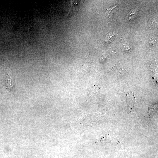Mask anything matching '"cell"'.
Masks as SVG:
<instances>
[{
    "label": "cell",
    "instance_id": "obj_6",
    "mask_svg": "<svg viewBox=\"0 0 158 158\" xmlns=\"http://www.w3.org/2000/svg\"><path fill=\"white\" fill-rule=\"evenodd\" d=\"M94 90L95 91H98L99 89V87L96 85H95L94 87Z\"/></svg>",
    "mask_w": 158,
    "mask_h": 158
},
{
    "label": "cell",
    "instance_id": "obj_5",
    "mask_svg": "<svg viewBox=\"0 0 158 158\" xmlns=\"http://www.w3.org/2000/svg\"><path fill=\"white\" fill-rule=\"evenodd\" d=\"M117 5H116L115 6H114V7H112V8H109V9H107V14L109 15V14L110 13L111 11L114 8H115L117 6Z\"/></svg>",
    "mask_w": 158,
    "mask_h": 158
},
{
    "label": "cell",
    "instance_id": "obj_1",
    "mask_svg": "<svg viewBox=\"0 0 158 158\" xmlns=\"http://www.w3.org/2000/svg\"><path fill=\"white\" fill-rule=\"evenodd\" d=\"M126 99L128 107V111L130 112L135 104V99L134 93L130 92L126 94Z\"/></svg>",
    "mask_w": 158,
    "mask_h": 158
},
{
    "label": "cell",
    "instance_id": "obj_2",
    "mask_svg": "<svg viewBox=\"0 0 158 158\" xmlns=\"http://www.w3.org/2000/svg\"><path fill=\"white\" fill-rule=\"evenodd\" d=\"M8 77L7 83L6 86L7 88L11 91H13L14 87L13 84L12 83L10 76L8 74Z\"/></svg>",
    "mask_w": 158,
    "mask_h": 158
},
{
    "label": "cell",
    "instance_id": "obj_4",
    "mask_svg": "<svg viewBox=\"0 0 158 158\" xmlns=\"http://www.w3.org/2000/svg\"><path fill=\"white\" fill-rule=\"evenodd\" d=\"M136 11L134 10H131V11L129 13L128 15V17L129 18L128 20H130L132 17H134L136 15Z\"/></svg>",
    "mask_w": 158,
    "mask_h": 158
},
{
    "label": "cell",
    "instance_id": "obj_3",
    "mask_svg": "<svg viewBox=\"0 0 158 158\" xmlns=\"http://www.w3.org/2000/svg\"><path fill=\"white\" fill-rule=\"evenodd\" d=\"M157 108V105H154L153 106L151 107L148 110V113H147V116L148 117H150L152 114L154 113V112L156 111Z\"/></svg>",
    "mask_w": 158,
    "mask_h": 158
}]
</instances>
